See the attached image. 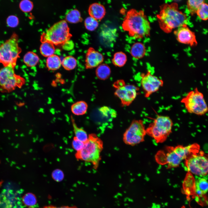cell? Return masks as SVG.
<instances>
[{"mask_svg": "<svg viewBox=\"0 0 208 208\" xmlns=\"http://www.w3.org/2000/svg\"><path fill=\"white\" fill-rule=\"evenodd\" d=\"M40 49L41 54L47 57L54 54L55 51L54 44L47 41H42Z\"/></svg>", "mask_w": 208, "mask_h": 208, "instance_id": "23", "label": "cell"}, {"mask_svg": "<svg viewBox=\"0 0 208 208\" xmlns=\"http://www.w3.org/2000/svg\"><path fill=\"white\" fill-rule=\"evenodd\" d=\"M24 81L23 78L15 73L11 65L0 69V91L2 93H10L16 87L20 88Z\"/></svg>", "mask_w": 208, "mask_h": 208, "instance_id": "10", "label": "cell"}, {"mask_svg": "<svg viewBox=\"0 0 208 208\" xmlns=\"http://www.w3.org/2000/svg\"><path fill=\"white\" fill-rule=\"evenodd\" d=\"M51 175L53 179L57 182H60L62 181L64 177L63 171L58 169L53 170L52 173Z\"/></svg>", "mask_w": 208, "mask_h": 208, "instance_id": "35", "label": "cell"}, {"mask_svg": "<svg viewBox=\"0 0 208 208\" xmlns=\"http://www.w3.org/2000/svg\"><path fill=\"white\" fill-rule=\"evenodd\" d=\"M99 110L101 115L107 119H111L117 116L116 112L109 107L103 106L100 107Z\"/></svg>", "mask_w": 208, "mask_h": 208, "instance_id": "30", "label": "cell"}, {"mask_svg": "<svg viewBox=\"0 0 208 208\" xmlns=\"http://www.w3.org/2000/svg\"><path fill=\"white\" fill-rule=\"evenodd\" d=\"M141 77V84L146 98L149 97L163 86V81L152 75L149 70L142 73Z\"/></svg>", "mask_w": 208, "mask_h": 208, "instance_id": "13", "label": "cell"}, {"mask_svg": "<svg viewBox=\"0 0 208 208\" xmlns=\"http://www.w3.org/2000/svg\"><path fill=\"white\" fill-rule=\"evenodd\" d=\"M71 36L66 21L62 20L55 23L46 31L42 37V40L58 45L69 40Z\"/></svg>", "mask_w": 208, "mask_h": 208, "instance_id": "9", "label": "cell"}, {"mask_svg": "<svg viewBox=\"0 0 208 208\" xmlns=\"http://www.w3.org/2000/svg\"><path fill=\"white\" fill-rule=\"evenodd\" d=\"M88 12L90 16L96 20H101L104 16L105 9L104 6L100 3H94L89 6Z\"/></svg>", "mask_w": 208, "mask_h": 208, "instance_id": "18", "label": "cell"}, {"mask_svg": "<svg viewBox=\"0 0 208 208\" xmlns=\"http://www.w3.org/2000/svg\"><path fill=\"white\" fill-rule=\"evenodd\" d=\"M28 208H36L34 207H29Z\"/></svg>", "mask_w": 208, "mask_h": 208, "instance_id": "41", "label": "cell"}, {"mask_svg": "<svg viewBox=\"0 0 208 208\" xmlns=\"http://www.w3.org/2000/svg\"><path fill=\"white\" fill-rule=\"evenodd\" d=\"M187 172L200 177L208 173V154L202 151L189 154L184 160Z\"/></svg>", "mask_w": 208, "mask_h": 208, "instance_id": "7", "label": "cell"}, {"mask_svg": "<svg viewBox=\"0 0 208 208\" xmlns=\"http://www.w3.org/2000/svg\"><path fill=\"white\" fill-rule=\"evenodd\" d=\"M23 62L28 66L34 67L38 63L39 58L38 55L32 52H28L24 55Z\"/></svg>", "mask_w": 208, "mask_h": 208, "instance_id": "25", "label": "cell"}, {"mask_svg": "<svg viewBox=\"0 0 208 208\" xmlns=\"http://www.w3.org/2000/svg\"><path fill=\"white\" fill-rule=\"evenodd\" d=\"M183 190L187 198L196 195L195 179L193 174L187 172L183 184Z\"/></svg>", "mask_w": 208, "mask_h": 208, "instance_id": "17", "label": "cell"}, {"mask_svg": "<svg viewBox=\"0 0 208 208\" xmlns=\"http://www.w3.org/2000/svg\"><path fill=\"white\" fill-rule=\"evenodd\" d=\"M177 40L179 42L190 45L196 46L197 44L194 33L185 26L178 28L174 32Z\"/></svg>", "mask_w": 208, "mask_h": 208, "instance_id": "14", "label": "cell"}, {"mask_svg": "<svg viewBox=\"0 0 208 208\" xmlns=\"http://www.w3.org/2000/svg\"><path fill=\"white\" fill-rule=\"evenodd\" d=\"M109 66L105 64H101L96 68L95 70L96 75L99 79L105 80L108 79L111 74Z\"/></svg>", "mask_w": 208, "mask_h": 208, "instance_id": "20", "label": "cell"}, {"mask_svg": "<svg viewBox=\"0 0 208 208\" xmlns=\"http://www.w3.org/2000/svg\"><path fill=\"white\" fill-rule=\"evenodd\" d=\"M196 195L194 198L197 202L206 199L205 195L208 192V181L206 179L198 177L195 179Z\"/></svg>", "mask_w": 208, "mask_h": 208, "instance_id": "16", "label": "cell"}, {"mask_svg": "<svg viewBox=\"0 0 208 208\" xmlns=\"http://www.w3.org/2000/svg\"><path fill=\"white\" fill-rule=\"evenodd\" d=\"M84 25L87 30L92 31L94 30L98 27L99 23L97 20L89 16L85 19Z\"/></svg>", "mask_w": 208, "mask_h": 208, "instance_id": "32", "label": "cell"}, {"mask_svg": "<svg viewBox=\"0 0 208 208\" xmlns=\"http://www.w3.org/2000/svg\"><path fill=\"white\" fill-rule=\"evenodd\" d=\"M21 51L17 37L14 34L9 39L0 45L1 63L4 67L11 65L14 68Z\"/></svg>", "mask_w": 208, "mask_h": 208, "instance_id": "8", "label": "cell"}, {"mask_svg": "<svg viewBox=\"0 0 208 208\" xmlns=\"http://www.w3.org/2000/svg\"><path fill=\"white\" fill-rule=\"evenodd\" d=\"M127 61L126 54L122 51L114 53L112 60V64L116 67H121L124 66Z\"/></svg>", "mask_w": 208, "mask_h": 208, "instance_id": "24", "label": "cell"}, {"mask_svg": "<svg viewBox=\"0 0 208 208\" xmlns=\"http://www.w3.org/2000/svg\"><path fill=\"white\" fill-rule=\"evenodd\" d=\"M62 64L65 69L68 70H72L76 67L77 61L73 56H67L62 60Z\"/></svg>", "mask_w": 208, "mask_h": 208, "instance_id": "28", "label": "cell"}, {"mask_svg": "<svg viewBox=\"0 0 208 208\" xmlns=\"http://www.w3.org/2000/svg\"><path fill=\"white\" fill-rule=\"evenodd\" d=\"M103 55L92 47H89L86 53L85 60V68L91 69L97 67L103 62Z\"/></svg>", "mask_w": 208, "mask_h": 208, "instance_id": "15", "label": "cell"}, {"mask_svg": "<svg viewBox=\"0 0 208 208\" xmlns=\"http://www.w3.org/2000/svg\"><path fill=\"white\" fill-rule=\"evenodd\" d=\"M114 95L119 98L122 106H129L138 94L139 88L132 84L126 85L124 80L120 79L113 83Z\"/></svg>", "mask_w": 208, "mask_h": 208, "instance_id": "12", "label": "cell"}, {"mask_svg": "<svg viewBox=\"0 0 208 208\" xmlns=\"http://www.w3.org/2000/svg\"><path fill=\"white\" fill-rule=\"evenodd\" d=\"M88 106L85 101H81L73 104L71 106L72 113L77 116L82 115L85 114L87 110Z\"/></svg>", "mask_w": 208, "mask_h": 208, "instance_id": "21", "label": "cell"}, {"mask_svg": "<svg viewBox=\"0 0 208 208\" xmlns=\"http://www.w3.org/2000/svg\"><path fill=\"white\" fill-rule=\"evenodd\" d=\"M1 55H0V63H1Z\"/></svg>", "mask_w": 208, "mask_h": 208, "instance_id": "42", "label": "cell"}, {"mask_svg": "<svg viewBox=\"0 0 208 208\" xmlns=\"http://www.w3.org/2000/svg\"><path fill=\"white\" fill-rule=\"evenodd\" d=\"M173 122L168 116L158 115L146 128V135L157 143L165 142L172 132Z\"/></svg>", "mask_w": 208, "mask_h": 208, "instance_id": "5", "label": "cell"}, {"mask_svg": "<svg viewBox=\"0 0 208 208\" xmlns=\"http://www.w3.org/2000/svg\"><path fill=\"white\" fill-rule=\"evenodd\" d=\"M103 148L102 140L96 134H90L83 148L76 152L75 157L77 159L91 163L96 169L101 159V154Z\"/></svg>", "mask_w": 208, "mask_h": 208, "instance_id": "4", "label": "cell"}, {"mask_svg": "<svg viewBox=\"0 0 208 208\" xmlns=\"http://www.w3.org/2000/svg\"><path fill=\"white\" fill-rule=\"evenodd\" d=\"M22 201L24 205L29 207L34 206L37 200L35 195L31 193H28L25 194L22 198Z\"/></svg>", "mask_w": 208, "mask_h": 208, "instance_id": "31", "label": "cell"}, {"mask_svg": "<svg viewBox=\"0 0 208 208\" xmlns=\"http://www.w3.org/2000/svg\"><path fill=\"white\" fill-rule=\"evenodd\" d=\"M66 21L71 23H77L82 21L80 12L77 9H73L69 11L66 16Z\"/></svg>", "mask_w": 208, "mask_h": 208, "instance_id": "26", "label": "cell"}, {"mask_svg": "<svg viewBox=\"0 0 208 208\" xmlns=\"http://www.w3.org/2000/svg\"><path fill=\"white\" fill-rule=\"evenodd\" d=\"M196 14L201 20L206 21L208 20V4L205 2L200 6Z\"/></svg>", "mask_w": 208, "mask_h": 208, "instance_id": "33", "label": "cell"}, {"mask_svg": "<svg viewBox=\"0 0 208 208\" xmlns=\"http://www.w3.org/2000/svg\"><path fill=\"white\" fill-rule=\"evenodd\" d=\"M73 126L75 134V137L79 140L85 142L88 140V136L86 132L83 129L78 127L76 124L73 123Z\"/></svg>", "mask_w": 208, "mask_h": 208, "instance_id": "27", "label": "cell"}, {"mask_svg": "<svg viewBox=\"0 0 208 208\" xmlns=\"http://www.w3.org/2000/svg\"><path fill=\"white\" fill-rule=\"evenodd\" d=\"M57 208H78V207L75 206L71 207H69L68 206H62L60 207H57Z\"/></svg>", "mask_w": 208, "mask_h": 208, "instance_id": "38", "label": "cell"}, {"mask_svg": "<svg viewBox=\"0 0 208 208\" xmlns=\"http://www.w3.org/2000/svg\"><path fill=\"white\" fill-rule=\"evenodd\" d=\"M33 7L32 2L29 0H22L19 4V7L21 10L24 12H27L31 11Z\"/></svg>", "mask_w": 208, "mask_h": 208, "instance_id": "34", "label": "cell"}, {"mask_svg": "<svg viewBox=\"0 0 208 208\" xmlns=\"http://www.w3.org/2000/svg\"><path fill=\"white\" fill-rule=\"evenodd\" d=\"M72 146L77 152L81 151L83 148L84 143L74 137L72 142Z\"/></svg>", "mask_w": 208, "mask_h": 208, "instance_id": "37", "label": "cell"}, {"mask_svg": "<svg viewBox=\"0 0 208 208\" xmlns=\"http://www.w3.org/2000/svg\"><path fill=\"white\" fill-rule=\"evenodd\" d=\"M146 49L144 45L142 43L137 42L131 47L130 53L134 58L138 59L143 58L146 54Z\"/></svg>", "mask_w": 208, "mask_h": 208, "instance_id": "19", "label": "cell"}, {"mask_svg": "<svg viewBox=\"0 0 208 208\" xmlns=\"http://www.w3.org/2000/svg\"><path fill=\"white\" fill-rule=\"evenodd\" d=\"M205 1L203 0H189L187 1V8L190 13L193 15L196 14V12L200 5Z\"/></svg>", "mask_w": 208, "mask_h": 208, "instance_id": "29", "label": "cell"}, {"mask_svg": "<svg viewBox=\"0 0 208 208\" xmlns=\"http://www.w3.org/2000/svg\"><path fill=\"white\" fill-rule=\"evenodd\" d=\"M7 25L11 27H14L17 26L19 23L18 18L14 15H11L8 16L7 19Z\"/></svg>", "mask_w": 208, "mask_h": 208, "instance_id": "36", "label": "cell"}, {"mask_svg": "<svg viewBox=\"0 0 208 208\" xmlns=\"http://www.w3.org/2000/svg\"><path fill=\"white\" fill-rule=\"evenodd\" d=\"M181 208H186L184 206L182 207Z\"/></svg>", "mask_w": 208, "mask_h": 208, "instance_id": "40", "label": "cell"}, {"mask_svg": "<svg viewBox=\"0 0 208 208\" xmlns=\"http://www.w3.org/2000/svg\"><path fill=\"white\" fill-rule=\"evenodd\" d=\"M42 208H57V207L53 205H51L44 206Z\"/></svg>", "mask_w": 208, "mask_h": 208, "instance_id": "39", "label": "cell"}, {"mask_svg": "<svg viewBox=\"0 0 208 208\" xmlns=\"http://www.w3.org/2000/svg\"><path fill=\"white\" fill-rule=\"evenodd\" d=\"M146 135L143 121L134 119L124 133L123 140L126 144L134 146L144 142Z\"/></svg>", "mask_w": 208, "mask_h": 208, "instance_id": "11", "label": "cell"}, {"mask_svg": "<svg viewBox=\"0 0 208 208\" xmlns=\"http://www.w3.org/2000/svg\"><path fill=\"white\" fill-rule=\"evenodd\" d=\"M123 30L134 38H142L150 36V23L143 10L138 11L134 9L129 10L122 25Z\"/></svg>", "mask_w": 208, "mask_h": 208, "instance_id": "2", "label": "cell"}, {"mask_svg": "<svg viewBox=\"0 0 208 208\" xmlns=\"http://www.w3.org/2000/svg\"><path fill=\"white\" fill-rule=\"evenodd\" d=\"M181 102L190 113L202 116L208 112V105L204 95L197 87L188 92Z\"/></svg>", "mask_w": 208, "mask_h": 208, "instance_id": "6", "label": "cell"}, {"mask_svg": "<svg viewBox=\"0 0 208 208\" xmlns=\"http://www.w3.org/2000/svg\"><path fill=\"white\" fill-rule=\"evenodd\" d=\"M62 64L60 58L57 55L54 54L47 57L46 60V65L48 68L51 70L58 69Z\"/></svg>", "mask_w": 208, "mask_h": 208, "instance_id": "22", "label": "cell"}, {"mask_svg": "<svg viewBox=\"0 0 208 208\" xmlns=\"http://www.w3.org/2000/svg\"><path fill=\"white\" fill-rule=\"evenodd\" d=\"M194 149L193 144L186 146H167L157 152L155 160L158 164L166 166L167 169L176 168Z\"/></svg>", "mask_w": 208, "mask_h": 208, "instance_id": "3", "label": "cell"}, {"mask_svg": "<svg viewBox=\"0 0 208 208\" xmlns=\"http://www.w3.org/2000/svg\"><path fill=\"white\" fill-rule=\"evenodd\" d=\"M157 17L160 28L166 33H170L175 28L186 26L187 24L186 14L179 10L178 4L175 2L161 5Z\"/></svg>", "mask_w": 208, "mask_h": 208, "instance_id": "1", "label": "cell"}]
</instances>
